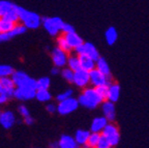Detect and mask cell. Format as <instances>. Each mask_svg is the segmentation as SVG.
I'll list each match as a JSON object with an SVG mask.
<instances>
[{
    "instance_id": "8d00e7d4",
    "label": "cell",
    "mask_w": 149,
    "mask_h": 148,
    "mask_svg": "<svg viewBox=\"0 0 149 148\" xmlns=\"http://www.w3.org/2000/svg\"><path fill=\"white\" fill-rule=\"evenodd\" d=\"M110 147H111V146H110V143L107 140V138L100 134V140H98V142H97L96 148H110Z\"/></svg>"
},
{
    "instance_id": "52a82bcc",
    "label": "cell",
    "mask_w": 149,
    "mask_h": 148,
    "mask_svg": "<svg viewBox=\"0 0 149 148\" xmlns=\"http://www.w3.org/2000/svg\"><path fill=\"white\" fill-rule=\"evenodd\" d=\"M89 83L92 84L94 87L105 85V84L110 85L111 84V77L105 76L96 68H93L92 71L89 72Z\"/></svg>"
},
{
    "instance_id": "f35d334b",
    "label": "cell",
    "mask_w": 149,
    "mask_h": 148,
    "mask_svg": "<svg viewBox=\"0 0 149 148\" xmlns=\"http://www.w3.org/2000/svg\"><path fill=\"white\" fill-rule=\"evenodd\" d=\"M18 109H19V113L21 114L23 117H26V116L30 115V114H29V110H28V108L26 106H24V105H21Z\"/></svg>"
},
{
    "instance_id": "d4e9b609",
    "label": "cell",
    "mask_w": 149,
    "mask_h": 148,
    "mask_svg": "<svg viewBox=\"0 0 149 148\" xmlns=\"http://www.w3.org/2000/svg\"><path fill=\"white\" fill-rule=\"evenodd\" d=\"M26 30H27V28H26L23 24H18V23H17L12 30L8 31V32H6V33H7V35L9 36V38H13L14 36H17V35H20V34H23V33H25Z\"/></svg>"
},
{
    "instance_id": "60d3db41",
    "label": "cell",
    "mask_w": 149,
    "mask_h": 148,
    "mask_svg": "<svg viewBox=\"0 0 149 148\" xmlns=\"http://www.w3.org/2000/svg\"><path fill=\"white\" fill-rule=\"evenodd\" d=\"M33 122H34V119H33L30 115L24 117V123H25L26 125H31V124H33Z\"/></svg>"
},
{
    "instance_id": "277c9868",
    "label": "cell",
    "mask_w": 149,
    "mask_h": 148,
    "mask_svg": "<svg viewBox=\"0 0 149 148\" xmlns=\"http://www.w3.org/2000/svg\"><path fill=\"white\" fill-rule=\"evenodd\" d=\"M12 79L14 81L15 86L17 87H33L35 88V84L36 81L34 79L30 78L26 73L22 72V71H18V72H14L12 75ZM36 89V88H35Z\"/></svg>"
},
{
    "instance_id": "ac0fdd59",
    "label": "cell",
    "mask_w": 149,
    "mask_h": 148,
    "mask_svg": "<svg viewBox=\"0 0 149 148\" xmlns=\"http://www.w3.org/2000/svg\"><path fill=\"white\" fill-rule=\"evenodd\" d=\"M95 68L100 71L102 74H104L107 77H111V71H110V66L106 59L104 57H100L97 60L95 61Z\"/></svg>"
},
{
    "instance_id": "7dc6e473",
    "label": "cell",
    "mask_w": 149,
    "mask_h": 148,
    "mask_svg": "<svg viewBox=\"0 0 149 148\" xmlns=\"http://www.w3.org/2000/svg\"><path fill=\"white\" fill-rule=\"evenodd\" d=\"M0 113H1V112H0Z\"/></svg>"
},
{
    "instance_id": "d6a6232c",
    "label": "cell",
    "mask_w": 149,
    "mask_h": 148,
    "mask_svg": "<svg viewBox=\"0 0 149 148\" xmlns=\"http://www.w3.org/2000/svg\"><path fill=\"white\" fill-rule=\"evenodd\" d=\"M95 90L104 101L108 98V91H109V85L108 84L97 86V87H95Z\"/></svg>"
},
{
    "instance_id": "9a60e30c",
    "label": "cell",
    "mask_w": 149,
    "mask_h": 148,
    "mask_svg": "<svg viewBox=\"0 0 149 148\" xmlns=\"http://www.w3.org/2000/svg\"><path fill=\"white\" fill-rule=\"evenodd\" d=\"M108 120L106 119V117H95L92 120L90 126L91 133H102V131L104 130V127L107 125Z\"/></svg>"
},
{
    "instance_id": "ba28073f",
    "label": "cell",
    "mask_w": 149,
    "mask_h": 148,
    "mask_svg": "<svg viewBox=\"0 0 149 148\" xmlns=\"http://www.w3.org/2000/svg\"><path fill=\"white\" fill-rule=\"evenodd\" d=\"M36 89L33 87H17L14 91V97L19 101H29L35 97Z\"/></svg>"
},
{
    "instance_id": "8fae6325",
    "label": "cell",
    "mask_w": 149,
    "mask_h": 148,
    "mask_svg": "<svg viewBox=\"0 0 149 148\" xmlns=\"http://www.w3.org/2000/svg\"><path fill=\"white\" fill-rule=\"evenodd\" d=\"M16 122V117L15 114L10 111H4L0 113V124L2 125L4 128L8 130Z\"/></svg>"
},
{
    "instance_id": "5bb4252c",
    "label": "cell",
    "mask_w": 149,
    "mask_h": 148,
    "mask_svg": "<svg viewBox=\"0 0 149 148\" xmlns=\"http://www.w3.org/2000/svg\"><path fill=\"white\" fill-rule=\"evenodd\" d=\"M63 36L65 37L68 46L70 47L72 50L74 48H77V47L80 46V45L83 44V39L79 36V34L76 33V31H74V32H70V33H65V34H63Z\"/></svg>"
},
{
    "instance_id": "f1b7e54d",
    "label": "cell",
    "mask_w": 149,
    "mask_h": 148,
    "mask_svg": "<svg viewBox=\"0 0 149 148\" xmlns=\"http://www.w3.org/2000/svg\"><path fill=\"white\" fill-rule=\"evenodd\" d=\"M51 86V80L48 77H42V78L38 79L35 84V88L37 89H49Z\"/></svg>"
},
{
    "instance_id": "b9f144b4",
    "label": "cell",
    "mask_w": 149,
    "mask_h": 148,
    "mask_svg": "<svg viewBox=\"0 0 149 148\" xmlns=\"http://www.w3.org/2000/svg\"><path fill=\"white\" fill-rule=\"evenodd\" d=\"M74 51H76V53H77L78 55L84 54V52H85V48H84V43L82 45H80V46H78L77 48H74Z\"/></svg>"
},
{
    "instance_id": "d6986e66",
    "label": "cell",
    "mask_w": 149,
    "mask_h": 148,
    "mask_svg": "<svg viewBox=\"0 0 149 148\" xmlns=\"http://www.w3.org/2000/svg\"><path fill=\"white\" fill-rule=\"evenodd\" d=\"M84 48H85V52H84V54H86L87 56H89L92 60L96 61L98 58L100 57V53H98V51H97V49L93 46L91 43H85V44H84Z\"/></svg>"
},
{
    "instance_id": "74e56055",
    "label": "cell",
    "mask_w": 149,
    "mask_h": 148,
    "mask_svg": "<svg viewBox=\"0 0 149 148\" xmlns=\"http://www.w3.org/2000/svg\"><path fill=\"white\" fill-rule=\"evenodd\" d=\"M61 31L63 32V34H65V33H70V32H74V28L72 27L70 24L68 23H63V26L62 28H61Z\"/></svg>"
},
{
    "instance_id": "6da1fadb",
    "label": "cell",
    "mask_w": 149,
    "mask_h": 148,
    "mask_svg": "<svg viewBox=\"0 0 149 148\" xmlns=\"http://www.w3.org/2000/svg\"><path fill=\"white\" fill-rule=\"evenodd\" d=\"M104 102L102 97L96 92L95 88H86L78 98V103L87 109H95L96 107Z\"/></svg>"
},
{
    "instance_id": "836d02e7",
    "label": "cell",
    "mask_w": 149,
    "mask_h": 148,
    "mask_svg": "<svg viewBox=\"0 0 149 148\" xmlns=\"http://www.w3.org/2000/svg\"><path fill=\"white\" fill-rule=\"evenodd\" d=\"M0 83H1V86H2L3 89L15 87V84L12 77H2V78H0Z\"/></svg>"
},
{
    "instance_id": "bcb514c9",
    "label": "cell",
    "mask_w": 149,
    "mask_h": 148,
    "mask_svg": "<svg viewBox=\"0 0 149 148\" xmlns=\"http://www.w3.org/2000/svg\"><path fill=\"white\" fill-rule=\"evenodd\" d=\"M53 148H60L59 146H56V147H53Z\"/></svg>"
},
{
    "instance_id": "4dcf8cb0",
    "label": "cell",
    "mask_w": 149,
    "mask_h": 148,
    "mask_svg": "<svg viewBox=\"0 0 149 148\" xmlns=\"http://www.w3.org/2000/svg\"><path fill=\"white\" fill-rule=\"evenodd\" d=\"M57 47H58L59 49H61L62 51L66 52V53L72 51V49L68 46V42H66V39H65V37L63 36V35H60V36L57 38Z\"/></svg>"
},
{
    "instance_id": "8992f818",
    "label": "cell",
    "mask_w": 149,
    "mask_h": 148,
    "mask_svg": "<svg viewBox=\"0 0 149 148\" xmlns=\"http://www.w3.org/2000/svg\"><path fill=\"white\" fill-rule=\"evenodd\" d=\"M79 107V103L78 100L74 98V97H68L66 100L59 102L58 106H57V112L61 115H68L72 112H74Z\"/></svg>"
},
{
    "instance_id": "7402d4cb",
    "label": "cell",
    "mask_w": 149,
    "mask_h": 148,
    "mask_svg": "<svg viewBox=\"0 0 149 148\" xmlns=\"http://www.w3.org/2000/svg\"><path fill=\"white\" fill-rule=\"evenodd\" d=\"M35 97L36 100L40 103H47L51 101L52 95L49 92L48 89H37L36 92H35Z\"/></svg>"
},
{
    "instance_id": "cb8c5ba5",
    "label": "cell",
    "mask_w": 149,
    "mask_h": 148,
    "mask_svg": "<svg viewBox=\"0 0 149 148\" xmlns=\"http://www.w3.org/2000/svg\"><path fill=\"white\" fill-rule=\"evenodd\" d=\"M16 4L7 0H0V18L4 17Z\"/></svg>"
},
{
    "instance_id": "ffe728a7",
    "label": "cell",
    "mask_w": 149,
    "mask_h": 148,
    "mask_svg": "<svg viewBox=\"0 0 149 148\" xmlns=\"http://www.w3.org/2000/svg\"><path fill=\"white\" fill-rule=\"evenodd\" d=\"M90 135V132L88 131H84V130H79L76 132L74 135V140L77 142L78 145H85L87 143V140H88V137Z\"/></svg>"
},
{
    "instance_id": "d590c367",
    "label": "cell",
    "mask_w": 149,
    "mask_h": 148,
    "mask_svg": "<svg viewBox=\"0 0 149 148\" xmlns=\"http://www.w3.org/2000/svg\"><path fill=\"white\" fill-rule=\"evenodd\" d=\"M72 89H68V90H65V91H63V92L59 93V94L56 96V100L58 101V103L62 102V101L66 100L68 97H72Z\"/></svg>"
},
{
    "instance_id": "ee69618b",
    "label": "cell",
    "mask_w": 149,
    "mask_h": 148,
    "mask_svg": "<svg viewBox=\"0 0 149 148\" xmlns=\"http://www.w3.org/2000/svg\"><path fill=\"white\" fill-rule=\"evenodd\" d=\"M59 73H60V70H59V67H57V66L53 67L51 70V74L53 75V76H57Z\"/></svg>"
},
{
    "instance_id": "e0dca14e",
    "label": "cell",
    "mask_w": 149,
    "mask_h": 148,
    "mask_svg": "<svg viewBox=\"0 0 149 148\" xmlns=\"http://www.w3.org/2000/svg\"><path fill=\"white\" fill-rule=\"evenodd\" d=\"M120 96V86L118 84H110L109 91H108V98L107 101H110L112 103H116L119 100Z\"/></svg>"
},
{
    "instance_id": "603a6c76",
    "label": "cell",
    "mask_w": 149,
    "mask_h": 148,
    "mask_svg": "<svg viewBox=\"0 0 149 148\" xmlns=\"http://www.w3.org/2000/svg\"><path fill=\"white\" fill-rule=\"evenodd\" d=\"M100 133H90L88 137V140H87V143L85 144V148H96L97 145V142L100 140Z\"/></svg>"
},
{
    "instance_id": "2e32d148",
    "label": "cell",
    "mask_w": 149,
    "mask_h": 148,
    "mask_svg": "<svg viewBox=\"0 0 149 148\" xmlns=\"http://www.w3.org/2000/svg\"><path fill=\"white\" fill-rule=\"evenodd\" d=\"M58 146L60 148H79V145L77 144L74 138L68 135L61 136L60 140L58 141Z\"/></svg>"
},
{
    "instance_id": "3957f363",
    "label": "cell",
    "mask_w": 149,
    "mask_h": 148,
    "mask_svg": "<svg viewBox=\"0 0 149 148\" xmlns=\"http://www.w3.org/2000/svg\"><path fill=\"white\" fill-rule=\"evenodd\" d=\"M64 22L59 17L54 18H42V24L46 31L51 35H57L61 31Z\"/></svg>"
},
{
    "instance_id": "44dd1931",
    "label": "cell",
    "mask_w": 149,
    "mask_h": 148,
    "mask_svg": "<svg viewBox=\"0 0 149 148\" xmlns=\"http://www.w3.org/2000/svg\"><path fill=\"white\" fill-rule=\"evenodd\" d=\"M105 37H106V40H107L108 45H110V46L114 45L115 43H116L117 38H118L117 30L114 27H109L105 32Z\"/></svg>"
},
{
    "instance_id": "5b68a950",
    "label": "cell",
    "mask_w": 149,
    "mask_h": 148,
    "mask_svg": "<svg viewBox=\"0 0 149 148\" xmlns=\"http://www.w3.org/2000/svg\"><path fill=\"white\" fill-rule=\"evenodd\" d=\"M102 135L105 136L107 138V140L109 141L110 146L111 147H114L117 144L119 143V140H120V135H119L118 128L115 124H112V123H107L104 130L102 131Z\"/></svg>"
},
{
    "instance_id": "e575fe53",
    "label": "cell",
    "mask_w": 149,
    "mask_h": 148,
    "mask_svg": "<svg viewBox=\"0 0 149 148\" xmlns=\"http://www.w3.org/2000/svg\"><path fill=\"white\" fill-rule=\"evenodd\" d=\"M61 76L68 82H72V80H74V71H72L68 67H65L61 71Z\"/></svg>"
},
{
    "instance_id": "9c48e42d",
    "label": "cell",
    "mask_w": 149,
    "mask_h": 148,
    "mask_svg": "<svg viewBox=\"0 0 149 148\" xmlns=\"http://www.w3.org/2000/svg\"><path fill=\"white\" fill-rule=\"evenodd\" d=\"M72 83H74L78 87L85 88L89 84V72L85 70L79 68L78 71L74 72V80Z\"/></svg>"
},
{
    "instance_id": "7bdbcfd3",
    "label": "cell",
    "mask_w": 149,
    "mask_h": 148,
    "mask_svg": "<svg viewBox=\"0 0 149 148\" xmlns=\"http://www.w3.org/2000/svg\"><path fill=\"white\" fill-rule=\"evenodd\" d=\"M9 36L7 35L6 32H0V43H4L9 40Z\"/></svg>"
},
{
    "instance_id": "f546056e",
    "label": "cell",
    "mask_w": 149,
    "mask_h": 148,
    "mask_svg": "<svg viewBox=\"0 0 149 148\" xmlns=\"http://www.w3.org/2000/svg\"><path fill=\"white\" fill-rule=\"evenodd\" d=\"M17 6H18V5H15V6L13 7V8L10 9L4 17H2V18L6 19V20H8V21L14 22V23H16V24L18 23L19 15H18V10H17Z\"/></svg>"
},
{
    "instance_id": "30bf717a",
    "label": "cell",
    "mask_w": 149,
    "mask_h": 148,
    "mask_svg": "<svg viewBox=\"0 0 149 148\" xmlns=\"http://www.w3.org/2000/svg\"><path fill=\"white\" fill-rule=\"evenodd\" d=\"M52 60H53V63L55 64V66L57 67L65 66L66 62H68V53L62 51L61 49H59L57 47V48H55L52 51Z\"/></svg>"
},
{
    "instance_id": "83f0119b",
    "label": "cell",
    "mask_w": 149,
    "mask_h": 148,
    "mask_svg": "<svg viewBox=\"0 0 149 148\" xmlns=\"http://www.w3.org/2000/svg\"><path fill=\"white\" fill-rule=\"evenodd\" d=\"M66 64H68V68H70V70L74 71V72H76V71H78L79 68H81V67H80V61H79V57H78V56H70V57H68V62H66Z\"/></svg>"
},
{
    "instance_id": "c3c4849f",
    "label": "cell",
    "mask_w": 149,
    "mask_h": 148,
    "mask_svg": "<svg viewBox=\"0 0 149 148\" xmlns=\"http://www.w3.org/2000/svg\"><path fill=\"white\" fill-rule=\"evenodd\" d=\"M110 148H111V147H110Z\"/></svg>"
},
{
    "instance_id": "484cf974",
    "label": "cell",
    "mask_w": 149,
    "mask_h": 148,
    "mask_svg": "<svg viewBox=\"0 0 149 148\" xmlns=\"http://www.w3.org/2000/svg\"><path fill=\"white\" fill-rule=\"evenodd\" d=\"M16 23L8 21L4 18H0V32H8L15 27Z\"/></svg>"
},
{
    "instance_id": "4316f807",
    "label": "cell",
    "mask_w": 149,
    "mask_h": 148,
    "mask_svg": "<svg viewBox=\"0 0 149 148\" xmlns=\"http://www.w3.org/2000/svg\"><path fill=\"white\" fill-rule=\"evenodd\" d=\"M15 88H7V89H2L0 92V104H5L9 98L14 97Z\"/></svg>"
},
{
    "instance_id": "7c38bea8",
    "label": "cell",
    "mask_w": 149,
    "mask_h": 148,
    "mask_svg": "<svg viewBox=\"0 0 149 148\" xmlns=\"http://www.w3.org/2000/svg\"><path fill=\"white\" fill-rule=\"evenodd\" d=\"M102 113H104V117H106L108 121H113L115 119V115H116V112H115V106L114 103L110 102V101H105L102 103Z\"/></svg>"
},
{
    "instance_id": "4fadbf2b",
    "label": "cell",
    "mask_w": 149,
    "mask_h": 148,
    "mask_svg": "<svg viewBox=\"0 0 149 148\" xmlns=\"http://www.w3.org/2000/svg\"><path fill=\"white\" fill-rule=\"evenodd\" d=\"M78 57H79V61H80V67H81L82 70L90 72L93 68H95V61L92 60L86 54H81Z\"/></svg>"
},
{
    "instance_id": "f6af8a7d",
    "label": "cell",
    "mask_w": 149,
    "mask_h": 148,
    "mask_svg": "<svg viewBox=\"0 0 149 148\" xmlns=\"http://www.w3.org/2000/svg\"><path fill=\"white\" fill-rule=\"evenodd\" d=\"M2 89H3V88H2V86H1V83H0V92L2 91Z\"/></svg>"
},
{
    "instance_id": "ab89813d",
    "label": "cell",
    "mask_w": 149,
    "mask_h": 148,
    "mask_svg": "<svg viewBox=\"0 0 149 148\" xmlns=\"http://www.w3.org/2000/svg\"><path fill=\"white\" fill-rule=\"evenodd\" d=\"M46 109L49 113H55L57 111V106H55L54 104H48L46 107Z\"/></svg>"
},
{
    "instance_id": "7a4b0ae2",
    "label": "cell",
    "mask_w": 149,
    "mask_h": 148,
    "mask_svg": "<svg viewBox=\"0 0 149 148\" xmlns=\"http://www.w3.org/2000/svg\"><path fill=\"white\" fill-rule=\"evenodd\" d=\"M17 10L19 15V21H21L27 29H36L42 25V18L37 14L29 12L21 6H17Z\"/></svg>"
},
{
    "instance_id": "1f68e13d",
    "label": "cell",
    "mask_w": 149,
    "mask_h": 148,
    "mask_svg": "<svg viewBox=\"0 0 149 148\" xmlns=\"http://www.w3.org/2000/svg\"><path fill=\"white\" fill-rule=\"evenodd\" d=\"M14 68L10 65L1 64L0 65V78L2 77H10L14 73Z\"/></svg>"
}]
</instances>
